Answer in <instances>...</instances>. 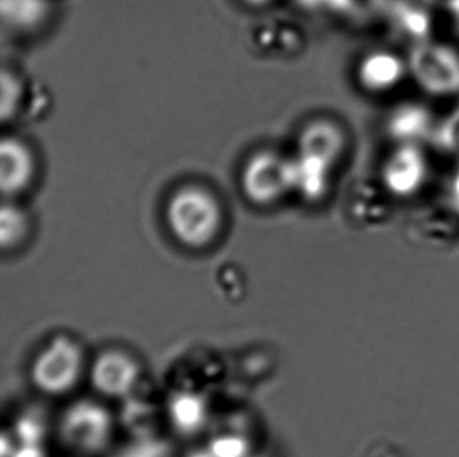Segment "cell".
<instances>
[{
	"instance_id": "21",
	"label": "cell",
	"mask_w": 459,
	"mask_h": 457,
	"mask_svg": "<svg viewBox=\"0 0 459 457\" xmlns=\"http://www.w3.org/2000/svg\"><path fill=\"white\" fill-rule=\"evenodd\" d=\"M422 2L427 5L442 8V10H447V12H452L454 8L459 5V0H422Z\"/></svg>"
},
{
	"instance_id": "4",
	"label": "cell",
	"mask_w": 459,
	"mask_h": 457,
	"mask_svg": "<svg viewBox=\"0 0 459 457\" xmlns=\"http://www.w3.org/2000/svg\"><path fill=\"white\" fill-rule=\"evenodd\" d=\"M243 190L257 204H272L293 190V160L274 152L255 155L245 167Z\"/></svg>"
},
{
	"instance_id": "12",
	"label": "cell",
	"mask_w": 459,
	"mask_h": 457,
	"mask_svg": "<svg viewBox=\"0 0 459 457\" xmlns=\"http://www.w3.org/2000/svg\"><path fill=\"white\" fill-rule=\"evenodd\" d=\"M385 186L364 182L354 190L350 199V215L368 228L385 223L392 213V204L387 198Z\"/></svg>"
},
{
	"instance_id": "15",
	"label": "cell",
	"mask_w": 459,
	"mask_h": 457,
	"mask_svg": "<svg viewBox=\"0 0 459 457\" xmlns=\"http://www.w3.org/2000/svg\"><path fill=\"white\" fill-rule=\"evenodd\" d=\"M29 218L22 209L16 205L4 204L2 217H0V234H2V245L5 249L16 247L24 241L29 234Z\"/></svg>"
},
{
	"instance_id": "20",
	"label": "cell",
	"mask_w": 459,
	"mask_h": 457,
	"mask_svg": "<svg viewBox=\"0 0 459 457\" xmlns=\"http://www.w3.org/2000/svg\"><path fill=\"white\" fill-rule=\"evenodd\" d=\"M446 204L450 205L455 211L459 213V168L448 182L447 203Z\"/></svg>"
},
{
	"instance_id": "7",
	"label": "cell",
	"mask_w": 459,
	"mask_h": 457,
	"mask_svg": "<svg viewBox=\"0 0 459 457\" xmlns=\"http://www.w3.org/2000/svg\"><path fill=\"white\" fill-rule=\"evenodd\" d=\"M93 383L100 392L110 396L131 393L140 379L137 358L121 349H107L94 360Z\"/></svg>"
},
{
	"instance_id": "18",
	"label": "cell",
	"mask_w": 459,
	"mask_h": 457,
	"mask_svg": "<svg viewBox=\"0 0 459 457\" xmlns=\"http://www.w3.org/2000/svg\"><path fill=\"white\" fill-rule=\"evenodd\" d=\"M22 98V83L16 75L10 73H4L2 75V115L8 117V115L18 110Z\"/></svg>"
},
{
	"instance_id": "2",
	"label": "cell",
	"mask_w": 459,
	"mask_h": 457,
	"mask_svg": "<svg viewBox=\"0 0 459 457\" xmlns=\"http://www.w3.org/2000/svg\"><path fill=\"white\" fill-rule=\"evenodd\" d=\"M85 370V352L79 341L58 335L48 341L31 368V377L39 390L52 395L66 393L81 381Z\"/></svg>"
},
{
	"instance_id": "8",
	"label": "cell",
	"mask_w": 459,
	"mask_h": 457,
	"mask_svg": "<svg viewBox=\"0 0 459 457\" xmlns=\"http://www.w3.org/2000/svg\"><path fill=\"white\" fill-rule=\"evenodd\" d=\"M345 148V135L328 121L310 124L299 138V157L331 173Z\"/></svg>"
},
{
	"instance_id": "10",
	"label": "cell",
	"mask_w": 459,
	"mask_h": 457,
	"mask_svg": "<svg viewBox=\"0 0 459 457\" xmlns=\"http://www.w3.org/2000/svg\"><path fill=\"white\" fill-rule=\"evenodd\" d=\"M408 66L400 56L378 50L372 52L360 62L358 68V79L360 87L370 93H385L397 87L403 81Z\"/></svg>"
},
{
	"instance_id": "17",
	"label": "cell",
	"mask_w": 459,
	"mask_h": 457,
	"mask_svg": "<svg viewBox=\"0 0 459 457\" xmlns=\"http://www.w3.org/2000/svg\"><path fill=\"white\" fill-rule=\"evenodd\" d=\"M431 138L441 151L459 157V107L442 121Z\"/></svg>"
},
{
	"instance_id": "14",
	"label": "cell",
	"mask_w": 459,
	"mask_h": 457,
	"mask_svg": "<svg viewBox=\"0 0 459 457\" xmlns=\"http://www.w3.org/2000/svg\"><path fill=\"white\" fill-rule=\"evenodd\" d=\"M412 226L423 240L446 243L459 234V213L448 204L427 207L417 213Z\"/></svg>"
},
{
	"instance_id": "13",
	"label": "cell",
	"mask_w": 459,
	"mask_h": 457,
	"mask_svg": "<svg viewBox=\"0 0 459 457\" xmlns=\"http://www.w3.org/2000/svg\"><path fill=\"white\" fill-rule=\"evenodd\" d=\"M392 29L398 37L414 41V44L427 41L431 31V18L422 6L414 5L406 0H394L387 5Z\"/></svg>"
},
{
	"instance_id": "1",
	"label": "cell",
	"mask_w": 459,
	"mask_h": 457,
	"mask_svg": "<svg viewBox=\"0 0 459 457\" xmlns=\"http://www.w3.org/2000/svg\"><path fill=\"white\" fill-rule=\"evenodd\" d=\"M168 226L182 245L203 249L217 238L223 213L218 199L203 186L190 185L174 193L167 207Z\"/></svg>"
},
{
	"instance_id": "19",
	"label": "cell",
	"mask_w": 459,
	"mask_h": 457,
	"mask_svg": "<svg viewBox=\"0 0 459 457\" xmlns=\"http://www.w3.org/2000/svg\"><path fill=\"white\" fill-rule=\"evenodd\" d=\"M350 13H354L362 18L375 16L377 13L383 12L389 5V0H341Z\"/></svg>"
},
{
	"instance_id": "11",
	"label": "cell",
	"mask_w": 459,
	"mask_h": 457,
	"mask_svg": "<svg viewBox=\"0 0 459 457\" xmlns=\"http://www.w3.org/2000/svg\"><path fill=\"white\" fill-rule=\"evenodd\" d=\"M429 108L417 104L397 107L387 119V134L400 144H419L435 134Z\"/></svg>"
},
{
	"instance_id": "9",
	"label": "cell",
	"mask_w": 459,
	"mask_h": 457,
	"mask_svg": "<svg viewBox=\"0 0 459 457\" xmlns=\"http://www.w3.org/2000/svg\"><path fill=\"white\" fill-rule=\"evenodd\" d=\"M35 159L18 138H5L0 148V186L4 196H16L30 185Z\"/></svg>"
},
{
	"instance_id": "16",
	"label": "cell",
	"mask_w": 459,
	"mask_h": 457,
	"mask_svg": "<svg viewBox=\"0 0 459 457\" xmlns=\"http://www.w3.org/2000/svg\"><path fill=\"white\" fill-rule=\"evenodd\" d=\"M43 0H4V18L14 29H29L44 16Z\"/></svg>"
},
{
	"instance_id": "3",
	"label": "cell",
	"mask_w": 459,
	"mask_h": 457,
	"mask_svg": "<svg viewBox=\"0 0 459 457\" xmlns=\"http://www.w3.org/2000/svg\"><path fill=\"white\" fill-rule=\"evenodd\" d=\"M408 69L423 91L435 96L459 93V54L446 44H414Z\"/></svg>"
},
{
	"instance_id": "5",
	"label": "cell",
	"mask_w": 459,
	"mask_h": 457,
	"mask_svg": "<svg viewBox=\"0 0 459 457\" xmlns=\"http://www.w3.org/2000/svg\"><path fill=\"white\" fill-rule=\"evenodd\" d=\"M62 437L75 452L98 453L112 435V417L106 409L91 401L77 402L63 415Z\"/></svg>"
},
{
	"instance_id": "22",
	"label": "cell",
	"mask_w": 459,
	"mask_h": 457,
	"mask_svg": "<svg viewBox=\"0 0 459 457\" xmlns=\"http://www.w3.org/2000/svg\"><path fill=\"white\" fill-rule=\"evenodd\" d=\"M249 4H265L268 0H247Z\"/></svg>"
},
{
	"instance_id": "6",
	"label": "cell",
	"mask_w": 459,
	"mask_h": 457,
	"mask_svg": "<svg viewBox=\"0 0 459 457\" xmlns=\"http://www.w3.org/2000/svg\"><path fill=\"white\" fill-rule=\"evenodd\" d=\"M427 160L417 144H400L383 167V185L394 196H411L427 180Z\"/></svg>"
}]
</instances>
